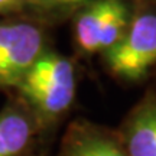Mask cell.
I'll list each match as a JSON object with an SVG mask.
<instances>
[{
    "label": "cell",
    "mask_w": 156,
    "mask_h": 156,
    "mask_svg": "<svg viewBox=\"0 0 156 156\" xmlns=\"http://www.w3.org/2000/svg\"><path fill=\"white\" fill-rule=\"evenodd\" d=\"M75 91L77 75L73 61L49 49L30 67L15 94L48 130L69 112Z\"/></svg>",
    "instance_id": "6da1fadb"
},
{
    "label": "cell",
    "mask_w": 156,
    "mask_h": 156,
    "mask_svg": "<svg viewBox=\"0 0 156 156\" xmlns=\"http://www.w3.org/2000/svg\"><path fill=\"white\" fill-rule=\"evenodd\" d=\"M106 68L124 81H139L156 64V7L137 5L123 38L103 54Z\"/></svg>",
    "instance_id": "7a4b0ae2"
},
{
    "label": "cell",
    "mask_w": 156,
    "mask_h": 156,
    "mask_svg": "<svg viewBox=\"0 0 156 156\" xmlns=\"http://www.w3.org/2000/svg\"><path fill=\"white\" fill-rule=\"evenodd\" d=\"M46 51L49 39L44 23L30 17L0 19V90L15 91Z\"/></svg>",
    "instance_id": "3957f363"
},
{
    "label": "cell",
    "mask_w": 156,
    "mask_h": 156,
    "mask_svg": "<svg viewBox=\"0 0 156 156\" xmlns=\"http://www.w3.org/2000/svg\"><path fill=\"white\" fill-rule=\"evenodd\" d=\"M134 6L129 0H94L74 16V42L84 55L104 54L123 38Z\"/></svg>",
    "instance_id": "277c9868"
},
{
    "label": "cell",
    "mask_w": 156,
    "mask_h": 156,
    "mask_svg": "<svg viewBox=\"0 0 156 156\" xmlns=\"http://www.w3.org/2000/svg\"><path fill=\"white\" fill-rule=\"evenodd\" d=\"M46 130L16 94L0 110V156H38Z\"/></svg>",
    "instance_id": "5b68a950"
},
{
    "label": "cell",
    "mask_w": 156,
    "mask_h": 156,
    "mask_svg": "<svg viewBox=\"0 0 156 156\" xmlns=\"http://www.w3.org/2000/svg\"><path fill=\"white\" fill-rule=\"evenodd\" d=\"M61 156H129L119 133L84 119L68 126L61 142Z\"/></svg>",
    "instance_id": "8992f818"
},
{
    "label": "cell",
    "mask_w": 156,
    "mask_h": 156,
    "mask_svg": "<svg viewBox=\"0 0 156 156\" xmlns=\"http://www.w3.org/2000/svg\"><path fill=\"white\" fill-rule=\"evenodd\" d=\"M119 136L129 156H156L155 97H146L129 113Z\"/></svg>",
    "instance_id": "52a82bcc"
},
{
    "label": "cell",
    "mask_w": 156,
    "mask_h": 156,
    "mask_svg": "<svg viewBox=\"0 0 156 156\" xmlns=\"http://www.w3.org/2000/svg\"><path fill=\"white\" fill-rule=\"evenodd\" d=\"M91 2L94 0H23V12L28 13V17L45 25L75 16Z\"/></svg>",
    "instance_id": "ba28073f"
},
{
    "label": "cell",
    "mask_w": 156,
    "mask_h": 156,
    "mask_svg": "<svg viewBox=\"0 0 156 156\" xmlns=\"http://www.w3.org/2000/svg\"><path fill=\"white\" fill-rule=\"evenodd\" d=\"M23 12V0H0V16H10Z\"/></svg>",
    "instance_id": "9c48e42d"
}]
</instances>
